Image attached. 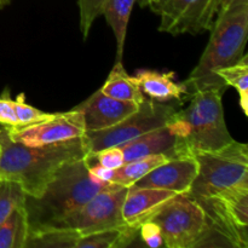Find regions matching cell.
I'll use <instances>...</instances> for the list:
<instances>
[{
	"label": "cell",
	"mask_w": 248,
	"mask_h": 248,
	"mask_svg": "<svg viewBox=\"0 0 248 248\" xmlns=\"http://www.w3.org/2000/svg\"><path fill=\"white\" fill-rule=\"evenodd\" d=\"M81 235L67 228H45L29 232L24 248H77Z\"/></svg>",
	"instance_id": "cell-20"
},
{
	"label": "cell",
	"mask_w": 248,
	"mask_h": 248,
	"mask_svg": "<svg viewBox=\"0 0 248 248\" xmlns=\"http://www.w3.org/2000/svg\"><path fill=\"white\" fill-rule=\"evenodd\" d=\"M167 248L224 247L213 234L207 215L188 194H176L152 217Z\"/></svg>",
	"instance_id": "cell-5"
},
{
	"label": "cell",
	"mask_w": 248,
	"mask_h": 248,
	"mask_svg": "<svg viewBox=\"0 0 248 248\" xmlns=\"http://www.w3.org/2000/svg\"><path fill=\"white\" fill-rule=\"evenodd\" d=\"M198 174V161L194 155L171 157L164 164L138 179L132 186L171 190L176 194H186Z\"/></svg>",
	"instance_id": "cell-12"
},
{
	"label": "cell",
	"mask_w": 248,
	"mask_h": 248,
	"mask_svg": "<svg viewBox=\"0 0 248 248\" xmlns=\"http://www.w3.org/2000/svg\"><path fill=\"white\" fill-rule=\"evenodd\" d=\"M7 135L15 142L29 147L55 144L84 137L85 123L82 114L72 109L67 113H55L48 120L26 127H6Z\"/></svg>",
	"instance_id": "cell-11"
},
{
	"label": "cell",
	"mask_w": 248,
	"mask_h": 248,
	"mask_svg": "<svg viewBox=\"0 0 248 248\" xmlns=\"http://www.w3.org/2000/svg\"><path fill=\"white\" fill-rule=\"evenodd\" d=\"M169 157L164 154L150 155V156L140 157V159L133 160V161L125 162L121 167L115 170L113 184L121 186H130L135 184L138 179L149 173L152 170L157 167L159 165L167 161Z\"/></svg>",
	"instance_id": "cell-22"
},
{
	"label": "cell",
	"mask_w": 248,
	"mask_h": 248,
	"mask_svg": "<svg viewBox=\"0 0 248 248\" xmlns=\"http://www.w3.org/2000/svg\"><path fill=\"white\" fill-rule=\"evenodd\" d=\"M114 186L94 179L85 157L67 162L56 172L40 196L26 195L28 232L53 227L94 195Z\"/></svg>",
	"instance_id": "cell-2"
},
{
	"label": "cell",
	"mask_w": 248,
	"mask_h": 248,
	"mask_svg": "<svg viewBox=\"0 0 248 248\" xmlns=\"http://www.w3.org/2000/svg\"><path fill=\"white\" fill-rule=\"evenodd\" d=\"M0 152H1V147H0Z\"/></svg>",
	"instance_id": "cell-33"
},
{
	"label": "cell",
	"mask_w": 248,
	"mask_h": 248,
	"mask_svg": "<svg viewBox=\"0 0 248 248\" xmlns=\"http://www.w3.org/2000/svg\"><path fill=\"white\" fill-rule=\"evenodd\" d=\"M200 205L223 246L248 248V184L223 191Z\"/></svg>",
	"instance_id": "cell-7"
},
{
	"label": "cell",
	"mask_w": 248,
	"mask_h": 248,
	"mask_svg": "<svg viewBox=\"0 0 248 248\" xmlns=\"http://www.w3.org/2000/svg\"><path fill=\"white\" fill-rule=\"evenodd\" d=\"M248 4V0H217L216 2V19L218 17L223 16L224 14L229 12L230 10L235 9L237 6H241V5Z\"/></svg>",
	"instance_id": "cell-30"
},
{
	"label": "cell",
	"mask_w": 248,
	"mask_h": 248,
	"mask_svg": "<svg viewBox=\"0 0 248 248\" xmlns=\"http://www.w3.org/2000/svg\"><path fill=\"white\" fill-rule=\"evenodd\" d=\"M127 188L128 186L115 184L111 188L101 191L51 228L73 229L84 236L109 228L125 225L121 210Z\"/></svg>",
	"instance_id": "cell-9"
},
{
	"label": "cell",
	"mask_w": 248,
	"mask_h": 248,
	"mask_svg": "<svg viewBox=\"0 0 248 248\" xmlns=\"http://www.w3.org/2000/svg\"><path fill=\"white\" fill-rule=\"evenodd\" d=\"M160 1H161V0H138L140 7H148V6H149L150 9H153L154 6H156V5L159 4Z\"/></svg>",
	"instance_id": "cell-31"
},
{
	"label": "cell",
	"mask_w": 248,
	"mask_h": 248,
	"mask_svg": "<svg viewBox=\"0 0 248 248\" xmlns=\"http://www.w3.org/2000/svg\"><path fill=\"white\" fill-rule=\"evenodd\" d=\"M174 195L176 193L165 189L130 186L121 210L124 222L131 227L140 228V224L152 219L159 208Z\"/></svg>",
	"instance_id": "cell-14"
},
{
	"label": "cell",
	"mask_w": 248,
	"mask_h": 248,
	"mask_svg": "<svg viewBox=\"0 0 248 248\" xmlns=\"http://www.w3.org/2000/svg\"><path fill=\"white\" fill-rule=\"evenodd\" d=\"M0 125L5 127H17L18 120L15 110V99L10 96L9 89L0 94Z\"/></svg>",
	"instance_id": "cell-28"
},
{
	"label": "cell",
	"mask_w": 248,
	"mask_h": 248,
	"mask_svg": "<svg viewBox=\"0 0 248 248\" xmlns=\"http://www.w3.org/2000/svg\"><path fill=\"white\" fill-rule=\"evenodd\" d=\"M217 0H161L153 11L160 16L159 31L179 35L211 31Z\"/></svg>",
	"instance_id": "cell-10"
},
{
	"label": "cell",
	"mask_w": 248,
	"mask_h": 248,
	"mask_svg": "<svg viewBox=\"0 0 248 248\" xmlns=\"http://www.w3.org/2000/svg\"><path fill=\"white\" fill-rule=\"evenodd\" d=\"M26 193L21 184L14 181L0 179V224L16 208L24 206Z\"/></svg>",
	"instance_id": "cell-24"
},
{
	"label": "cell",
	"mask_w": 248,
	"mask_h": 248,
	"mask_svg": "<svg viewBox=\"0 0 248 248\" xmlns=\"http://www.w3.org/2000/svg\"><path fill=\"white\" fill-rule=\"evenodd\" d=\"M247 36L248 4L218 17L211 28L210 40L199 63L183 81L189 93L211 87L228 89L216 72L234 64L245 55Z\"/></svg>",
	"instance_id": "cell-4"
},
{
	"label": "cell",
	"mask_w": 248,
	"mask_h": 248,
	"mask_svg": "<svg viewBox=\"0 0 248 248\" xmlns=\"http://www.w3.org/2000/svg\"><path fill=\"white\" fill-rule=\"evenodd\" d=\"M142 241L147 245L148 247L159 248L164 246V239H162L161 230L159 225L153 220H148L140 224V234Z\"/></svg>",
	"instance_id": "cell-29"
},
{
	"label": "cell",
	"mask_w": 248,
	"mask_h": 248,
	"mask_svg": "<svg viewBox=\"0 0 248 248\" xmlns=\"http://www.w3.org/2000/svg\"><path fill=\"white\" fill-rule=\"evenodd\" d=\"M99 90L111 98L124 102H132L138 106L145 99V96L140 91L135 77L127 74L121 61L115 62L106 82Z\"/></svg>",
	"instance_id": "cell-17"
},
{
	"label": "cell",
	"mask_w": 248,
	"mask_h": 248,
	"mask_svg": "<svg viewBox=\"0 0 248 248\" xmlns=\"http://www.w3.org/2000/svg\"><path fill=\"white\" fill-rule=\"evenodd\" d=\"M104 2L106 0H78L80 10V31L84 40L89 36L97 17L101 16Z\"/></svg>",
	"instance_id": "cell-26"
},
{
	"label": "cell",
	"mask_w": 248,
	"mask_h": 248,
	"mask_svg": "<svg viewBox=\"0 0 248 248\" xmlns=\"http://www.w3.org/2000/svg\"><path fill=\"white\" fill-rule=\"evenodd\" d=\"M137 0H106L102 14L110 26L116 40V61L123 60L126 34L133 5Z\"/></svg>",
	"instance_id": "cell-18"
},
{
	"label": "cell",
	"mask_w": 248,
	"mask_h": 248,
	"mask_svg": "<svg viewBox=\"0 0 248 248\" xmlns=\"http://www.w3.org/2000/svg\"><path fill=\"white\" fill-rule=\"evenodd\" d=\"M198 174L186 194L199 203L248 184V145L232 140L224 148L194 154Z\"/></svg>",
	"instance_id": "cell-6"
},
{
	"label": "cell",
	"mask_w": 248,
	"mask_h": 248,
	"mask_svg": "<svg viewBox=\"0 0 248 248\" xmlns=\"http://www.w3.org/2000/svg\"><path fill=\"white\" fill-rule=\"evenodd\" d=\"M28 236V220L24 206L12 211L0 224V248H24Z\"/></svg>",
	"instance_id": "cell-21"
},
{
	"label": "cell",
	"mask_w": 248,
	"mask_h": 248,
	"mask_svg": "<svg viewBox=\"0 0 248 248\" xmlns=\"http://www.w3.org/2000/svg\"><path fill=\"white\" fill-rule=\"evenodd\" d=\"M0 179L21 184L28 196H40L56 172L67 162L82 159L89 154L85 137L29 147L15 142L0 125Z\"/></svg>",
	"instance_id": "cell-1"
},
{
	"label": "cell",
	"mask_w": 248,
	"mask_h": 248,
	"mask_svg": "<svg viewBox=\"0 0 248 248\" xmlns=\"http://www.w3.org/2000/svg\"><path fill=\"white\" fill-rule=\"evenodd\" d=\"M176 144V136L166 124L162 127L149 131L119 147L123 150L125 162H128L140 159V157L157 154H164L169 159H171V157H174Z\"/></svg>",
	"instance_id": "cell-15"
},
{
	"label": "cell",
	"mask_w": 248,
	"mask_h": 248,
	"mask_svg": "<svg viewBox=\"0 0 248 248\" xmlns=\"http://www.w3.org/2000/svg\"><path fill=\"white\" fill-rule=\"evenodd\" d=\"M216 74L228 87H234L239 92L240 106L245 115H248V56L244 55L234 64L219 68Z\"/></svg>",
	"instance_id": "cell-23"
},
{
	"label": "cell",
	"mask_w": 248,
	"mask_h": 248,
	"mask_svg": "<svg viewBox=\"0 0 248 248\" xmlns=\"http://www.w3.org/2000/svg\"><path fill=\"white\" fill-rule=\"evenodd\" d=\"M225 91L222 87L199 90L190 93L186 108L174 111L167 123L177 138L174 157L222 149L234 140L224 119Z\"/></svg>",
	"instance_id": "cell-3"
},
{
	"label": "cell",
	"mask_w": 248,
	"mask_h": 248,
	"mask_svg": "<svg viewBox=\"0 0 248 248\" xmlns=\"http://www.w3.org/2000/svg\"><path fill=\"white\" fill-rule=\"evenodd\" d=\"M140 234V228L131 225H121L116 228L101 230L84 235L79 239L77 248H124L133 244L137 235Z\"/></svg>",
	"instance_id": "cell-19"
},
{
	"label": "cell",
	"mask_w": 248,
	"mask_h": 248,
	"mask_svg": "<svg viewBox=\"0 0 248 248\" xmlns=\"http://www.w3.org/2000/svg\"><path fill=\"white\" fill-rule=\"evenodd\" d=\"M138 107V104L132 102L111 98L98 90L73 109L82 114L86 132H94L121 123L124 119L135 113Z\"/></svg>",
	"instance_id": "cell-13"
},
{
	"label": "cell",
	"mask_w": 248,
	"mask_h": 248,
	"mask_svg": "<svg viewBox=\"0 0 248 248\" xmlns=\"http://www.w3.org/2000/svg\"><path fill=\"white\" fill-rule=\"evenodd\" d=\"M15 110H16V116L18 120L17 127L35 125V124L48 120L55 115V113H46V111L39 110V109L29 106L26 102L24 93H19L15 99Z\"/></svg>",
	"instance_id": "cell-25"
},
{
	"label": "cell",
	"mask_w": 248,
	"mask_h": 248,
	"mask_svg": "<svg viewBox=\"0 0 248 248\" xmlns=\"http://www.w3.org/2000/svg\"><path fill=\"white\" fill-rule=\"evenodd\" d=\"M10 1H11V0H0V9L7 6V5L10 4Z\"/></svg>",
	"instance_id": "cell-32"
},
{
	"label": "cell",
	"mask_w": 248,
	"mask_h": 248,
	"mask_svg": "<svg viewBox=\"0 0 248 248\" xmlns=\"http://www.w3.org/2000/svg\"><path fill=\"white\" fill-rule=\"evenodd\" d=\"M135 79L145 97L156 102L170 103L171 101L188 99L190 93L184 82L174 80V73H161L152 69H140Z\"/></svg>",
	"instance_id": "cell-16"
},
{
	"label": "cell",
	"mask_w": 248,
	"mask_h": 248,
	"mask_svg": "<svg viewBox=\"0 0 248 248\" xmlns=\"http://www.w3.org/2000/svg\"><path fill=\"white\" fill-rule=\"evenodd\" d=\"M89 155L94 161H97L102 166L107 167V169L118 170L119 167H121L125 164L123 150L120 149L119 145L118 147L104 148V149H101L94 153H89Z\"/></svg>",
	"instance_id": "cell-27"
},
{
	"label": "cell",
	"mask_w": 248,
	"mask_h": 248,
	"mask_svg": "<svg viewBox=\"0 0 248 248\" xmlns=\"http://www.w3.org/2000/svg\"><path fill=\"white\" fill-rule=\"evenodd\" d=\"M178 106L153 101L145 97L137 110L121 123L106 128L85 133L89 153L98 152L109 147H118L132 140L149 131L162 127L170 121Z\"/></svg>",
	"instance_id": "cell-8"
}]
</instances>
